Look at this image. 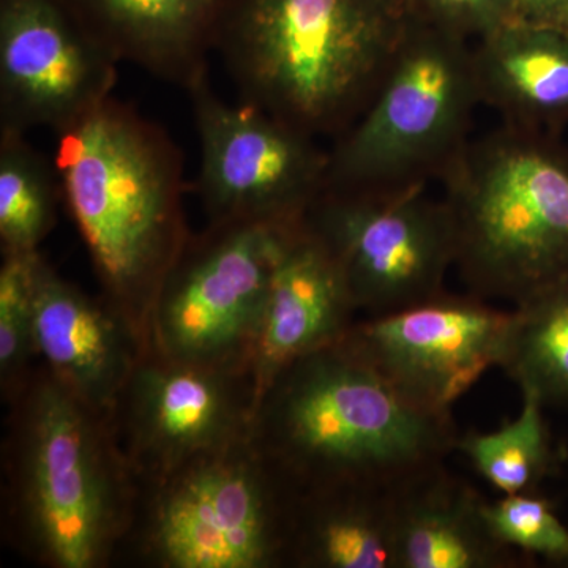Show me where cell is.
I'll use <instances>...</instances> for the list:
<instances>
[{
  "mask_svg": "<svg viewBox=\"0 0 568 568\" xmlns=\"http://www.w3.org/2000/svg\"><path fill=\"white\" fill-rule=\"evenodd\" d=\"M253 418L293 489H394L446 462L462 435L452 413L410 402L339 342L287 366Z\"/></svg>",
  "mask_w": 568,
  "mask_h": 568,
  "instance_id": "6da1fadb",
  "label": "cell"
},
{
  "mask_svg": "<svg viewBox=\"0 0 568 568\" xmlns=\"http://www.w3.org/2000/svg\"><path fill=\"white\" fill-rule=\"evenodd\" d=\"M409 26L405 0H230L216 51L242 102L336 140L375 100Z\"/></svg>",
  "mask_w": 568,
  "mask_h": 568,
  "instance_id": "7a4b0ae2",
  "label": "cell"
},
{
  "mask_svg": "<svg viewBox=\"0 0 568 568\" xmlns=\"http://www.w3.org/2000/svg\"><path fill=\"white\" fill-rule=\"evenodd\" d=\"M54 133L62 197L97 274L130 312L153 308L186 248L181 151L112 95Z\"/></svg>",
  "mask_w": 568,
  "mask_h": 568,
  "instance_id": "3957f363",
  "label": "cell"
},
{
  "mask_svg": "<svg viewBox=\"0 0 568 568\" xmlns=\"http://www.w3.org/2000/svg\"><path fill=\"white\" fill-rule=\"evenodd\" d=\"M440 182L469 294L519 305L568 278V151L555 133L503 122Z\"/></svg>",
  "mask_w": 568,
  "mask_h": 568,
  "instance_id": "277c9868",
  "label": "cell"
},
{
  "mask_svg": "<svg viewBox=\"0 0 568 568\" xmlns=\"http://www.w3.org/2000/svg\"><path fill=\"white\" fill-rule=\"evenodd\" d=\"M478 104L470 41L410 21L375 100L328 149L327 190L428 189L470 140Z\"/></svg>",
  "mask_w": 568,
  "mask_h": 568,
  "instance_id": "5b68a950",
  "label": "cell"
},
{
  "mask_svg": "<svg viewBox=\"0 0 568 568\" xmlns=\"http://www.w3.org/2000/svg\"><path fill=\"white\" fill-rule=\"evenodd\" d=\"M200 140L197 194L212 224L295 226L328 186V151L252 103L220 99L209 77L189 89Z\"/></svg>",
  "mask_w": 568,
  "mask_h": 568,
  "instance_id": "8992f818",
  "label": "cell"
},
{
  "mask_svg": "<svg viewBox=\"0 0 568 568\" xmlns=\"http://www.w3.org/2000/svg\"><path fill=\"white\" fill-rule=\"evenodd\" d=\"M428 189L395 194L327 190L305 222L327 246L355 308L402 312L446 293L455 267L454 224Z\"/></svg>",
  "mask_w": 568,
  "mask_h": 568,
  "instance_id": "52a82bcc",
  "label": "cell"
},
{
  "mask_svg": "<svg viewBox=\"0 0 568 568\" xmlns=\"http://www.w3.org/2000/svg\"><path fill=\"white\" fill-rule=\"evenodd\" d=\"M91 407L55 381L33 395L22 433V506L54 566H95L114 526V493Z\"/></svg>",
  "mask_w": 568,
  "mask_h": 568,
  "instance_id": "ba28073f",
  "label": "cell"
},
{
  "mask_svg": "<svg viewBox=\"0 0 568 568\" xmlns=\"http://www.w3.org/2000/svg\"><path fill=\"white\" fill-rule=\"evenodd\" d=\"M282 231L213 224L207 239L186 245L152 308L170 361L219 366L245 347L250 354Z\"/></svg>",
  "mask_w": 568,
  "mask_h": 568,
  "instance_id": "9c48e42d",
  "label": "cell"
},
{
  "mask_svg": "<svg viewBox=\"0 0 568 568\" xmlns=\"http://www.w3.org/2000/svg\"><path fill=\"white\" fill-rule=\"evenodd\" d=\"M511 312L477 295H437L402 312L368 316L339 339L416 405L452 406L503 361Z\"/></svg>",
  "mask_w": 568,
  "mask_h": 568,
  "instance_id": "30bf717a",
  "label": "cell"
},
{
  "mask_svg": "<svg viewBox=\"0 0 568 568\" xmlns=\"http://www.w3.org/2000/svg\"><path fill=\"white\" fill-rule=\"evenodd\" d=\"M260 465L205 458L163 493L152 526L173 568H264L287 555L291 493L280 497Z\"/></svg>",
  "mask_w": 568,
  "mask_h": 568,
  "instance_id": "8fae6325",
  "label": "cell"
},
{
  "mask_svg": "<svg viewBox=\"0 0 568 568\" xmlns=\"http://www.w3.org/2000/svg\"><path fill=\"white\" fill-rule=\"evenodd\" d=\"M118 65L62 0H0L2 129H62L110 99Z\"/></svg>",
  "mask_w": 568,
  "mask_h": 568,
  "instance_id": "7c38bea8",
  "label": "cell"
},
{
  "mask_svg": "<svg viewBox=\"0 0 568 568\" xmlns=\"http://www.w3.org/2000/svg\"><path fill=\"white\" fill-rule=\"evenodd\" d=\"M357 312L327 246L302 222L280 235L274 274L248 361L253 392L250 414L287 366L338 343Z\"/></svg>",
  "mask_w": 568,
  "mask_h": 568,
  "instance_id": "4fadbf2b",
  "label": "cell"
},
{
  "mask_svg": "<svg viewBox=\"0 0 568 568\" xmlns=\"http://www.w3.org/2000/svg\"><path fill=\"white\" fill-rule=\"evenodd\" d=\"M115 62L189 91L209 77L230 0H62Z\"/></svg>",
  "mask_w": 568,
  "mask_h": 568,
  "instance_id": "5bb4252c",
  "label": "cell"
},
{
  "mask_svg": "<svg viewBox=\"0 0 568 568\" xmlns=\"http://www.w3.org/2000/svg\"><path fill=\"white\" fill-rule=\"evenodd\" d=\"M394 497L395 568H529L536 559L500 544L485 497L444 463L407 478Z\"/></svg>",
  "mask_w": 568,
  "mask_h": 568,
  "instance_id": "9a60e30c",
  "label": "cell"
},
{
  "mask_svg": "<svg viewBox=\"0 0 568 568\" xmlns=\"http://www.w3.org/2000/svg\"><path fill=\"white\" fill-rule=\"evenodd\" d=\"M33 349L55 381L92 410L111 405L129 372L121 325L43 260L37 274Z\"/></svg>",
  "mask_w": 568,
  "mask_h": 568,
  "instance_id": "2e32d148",
  "label": "cell"
},
{
  "mask_svg": "<svg viewBox=\"0 0 568 568\" xmlns=\"http://www.w3.org/2000/svg\"><path fill=\"white\" fill-rule=\"evenodd\" d=\"M481 104L555 133L568 122V29L510 21L473 47Z\"/></svg>",
  "mask_w": 568,
  "mask_h": 568,
  "instance_id": "e0dca14e",
  "label": "cell"
},
{
  "mask_svg": "<svg viewBox=\"0 0 568 568\" xmlns=\"http://www.w3.org/2000/svg\"><path fill=\"white\" fill-rule=\"evenodd\" d=\"M237 410L216 366L168 361L134 383V424L142 450L164 466L203 457L226 443Z\"/></svg>",
  "mask_w": 568,
  "mask_h": 568,
  "instance_id": "ac0fdd59",
  "label": "cell"
},
{
  "mask_svg": "<svg viewBox=\"0 0 568 568\" xmlns=\"http://www.w3.org/2000/svg\"><path fill=\"white\" fill-rule=\"evenodd\" d=\"M287 555L308 568H395L392 489H293Z\"/></svg>",
  "mask_w": 568,
  "mask_h": 568,
  "instance_id": "d6986e66",
  "label": "cell"
},
{
  "mask_svg": "<svg viewBox=\"0 0 568 568\" xmlns=\"http://www.w3.org/2000/svg\"><path fill=\"white\" fill-rule=\"evenodd\" d=\"M499 368L547 407H568V278L515 305Z\"/></svg>",
  "mask_w": 568,
  "mask_h": 568,
  "instance_id": "ffe728a7",
  "label": "cell"
},
{
  "mask_svg": "<svg viewBox=\"0 0 568 568\" xmlns=\"http://www.w3.org/2000/svg\"><path fill=\"white\" fill-rule=\"evenodd\" d=\"M518 417L496 432L459 435L457 452L500 495L538 491L559 470L560 457L549 433L545 407L521 395Z\"/></svg>",
  "mask_w": 568,
  "mask_h": 568,
  "instance_id": "44dd1931",
  "label": "cell"
},
{
  "mask_svg": "<svg viewBox=\"0 0 568 568\" xmlns=\"http://www.w3.org/2000/svg\"><path fill=\"white\" fill-rule=\"evenodd\" d=\"M62 197L54 162L0 126V241L3 253H33L50 233Z\"/></svg>",
  "mask_w": 568,
  "mask_h": 568,
  "instance_id": "7402d4cb",
  "label": "cell"
},
{
  "mask_svg": "<svg viewBox=\"0 0 568 568\" xmlns=\"http://www.w3.org/2000/svg\"><path fill=\"white\" fill-rule=\"evenodd\" d=\"M484 517L500 544L529 558H540L548 566L566 567L568 526L560 521L551 500L541 496L540 491L487 499Z\"/></svg>",
  "mask_w": 568,
  "mask_h": 568,
  "instance_id": "603a6c76",
  "label": "cell"
},
{
  "mask_svg": "<svg viewBox=\"0 0 568 568\" xmlns=\"http://www.w3.org/2000/svg\"><path fill=\"white\" fill-rule=\"evenodd\" d=\"M39 253H3L0 267V372L10 377L33 349Z\"/></svg>",
  "mask_w": 568,
  "mask_h": 568,
  "instance_id": "cb8c5ba5",
  "label": "cell"
},
{
  "mask_svg": "<svg viewBox=\"0 0 568 568\" xmlns=\"http://www.w3.org/2000/svg\"><path fill=\"white\" fill-rule=\"evenodd\" d=\"M409 20L465 40H480L514 21L515 0H405Z\"/></svg>",
  "mask_w": 568,
  "mask_h": 568,
  "instance_id": "d4e9b609",
  "label": "cell"
},
{
  "mask_svg": "<svg viewBox=\"0 0 568 568\" xmlns=\"http://www.w3.org/2000/svg\"><path fill=\"white\" fill-rule=\"evenodd\" d=\"M514 21L568 29V0H515Z\"/></svg>",
  "mask_w": 568,
  "mask_h": 568,
  "instance_id": "484cf974",
  "label": "cell"
},
{
  "mask_svg": "<svg viewBox=\"0 0 568 568\" xmlns=\"http://www.w3.org/2000/svg\"><path fill=\"white\" fill-rule=\"evenodd\" d=\"M564 568H568V560H567L566 567H564Z\"/></svg>",
  "mask_w": 568,
  "mask_h": 568,
  "instance_id": "4316f807",
  "label": "cell"
}]
</instances>
